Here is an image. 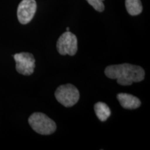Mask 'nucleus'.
I'll list each match as a JSON object with an SVG mask.
<instances>
[{
  "label": "nucleus",
  "mask_w": 150,
  "mask_h": 150,
  "mask_svg": "<svg viewBox=\"0 0 150 150\" xmlns=\"http://www.w3.org/2000/svg\"><path fill=\"white\" fill-rule=\"evenodd\" d=\"M95 114L98 119L102 122H105L110 116L111 111L110 108L104 102H97L94 106Z\"/></svg>",
  "instance_id": "6e6552de"
},
{
  "label": "nucleus",
  "mask_w": 150,
  "mask_h": 150,
  "mask_svg": "<svg viewBox=\"0 0 150 150\" xmlns=\"http://www.w3.org/2000/svg\"><path fill=\"white\" fill-rule=\"evenodd\" d=\"M125 6L127 12L132 16H138L142 11V6L140 0H125Z\"/></svg>",
  "instance_id": "1a4fd4ad"
},
{
  "label": "nucleus",
  "mask_w": 150,
  "mask_h": 150,
  "mask_svg": "<svg viewBox=\"0 0 150 150\" xmlns=\"http://www.w3.org/2000/svg\"><path fill=\"white\" fill-rule=\"evenodd\" d=\"M56 100L65 107H72L79 99V92L72 84H65L59 86L55 92Z\"/></svg>",
  "instance_id": "7ed1b4c3"
},
{
  "label": "nucleus",
  "mask_w": 150,
  "mask_h": 150,
  "mask_svg": "<svg viewBox=\"0 0 150 150\" xmlns=\"http://www.w3.org/2000/svg\"><path fill=\"white\" fill-rule=\"evenodd\" d=\"M117 99L120 104L125 109H136L141 105V102L138 97L127 93H119Z\"/></svg>",
  "instance_id": "0eeeda50"
},
{
  "label": "nucleus",
  "mask_w": 150,
  "mask_h": 150,
  "mask_svg": "<svg viewBox=\"0 0 150 150\" xmlns=\"http://www.w3.org/2000/svg\"><path fill=\"white\" fill-rule=\"evenodd\" d=\"M66 31H70V28L67 27L66 28Z\"/></svg>",
  "instance_id": "9b49d317"
},
{
  "label": "nucleus",
  "mask_w": 150,
  "mask_h": 150,
  "mask_svg": "<svg viewBox=\"0 0 150 150\" xmlns=\"http://www.w3.org/2000/svg\"><path fill=\"white\" fill-rule=\"evenodd\" d=\"M56 48L61 55H75L78 50L76 36L70 31L63 33L57 41Z\"/></svg>",
  "instance_id": "20e7f679"
},
{
  "label": "nucleus",
  "mask_w": 150,
  "mask_h": 150,
  "mask_svg": "<svg viewBox=\"0 0 150 150\" xmlns=\"http://www.w3.org/2000/svg\"><path fill=\"white\" fill-rule=\"evenodd\" d=\"M13 57L16 63L17 72L25 76L33 74L35 67V60L32 54L21 52L15 54Z\"/></svg>",
  "instance_id": "39448f33"
},
{
  "label": "nucleus",
  "mask_w": 150,
  "mask_h": 150,
  "mask_svg": "<svg viewBox=\"0 0 150 150\" xmlns=\"http://www.w3.org/2000/svg\"><path fill=\"white\" fill-rule=\"evenodd\" d=\"M37 4L35 0H22L18 8V18L22 24H27L32 20L36 12Z\"/></svg>",
  "instance_id": "423d86ee"
},
{
  "label": "nucleus",
  "mask_w": 150,
  "mask_h": 150,
  "mask_svg": "<svg viewBox=\"0 0 150 150\" xmlns=\"http://www.w3.org/2000/svg\"><path fill=\"white\" fill-rule=\"evenodd\" d=\"M90 5L93 7L95 10L98 12H102L104 10V4L103 1L104 0H86Z\"/></svg>",
  "instance_id": "9d476101"
},
{
  "label": "nucleus",
  "mask_w": 150,
  "mask_h": 150,
  "mask_svg": "<svg viewBox=\"0 0 150 150\" xmlns=\"http://www.w3.org/2000/svg\"><path fill=\"white\" fill-rule=\"evenodd\" d=\"M104 73L109 79L117 80L121 86H131L133 83L142 81L145 75L143 68L129 63L109 65L106 67Z\"/></svg>",
  "instance_id": "f257e3e1"
},
{
  "label": "nucleus",
  "mask_w": 150,
  "mask_h": 150,
  "mask_svg": "<svg viewBox=\"0 0 150 150\" xmlns=\"http://www.w3.org/2000/svg\"><path fill=\"white\" fill-rule=\"evenodd\" d=\"M29 123L33 131L41 135H51L55 132L56 125L42 112H34L29 118Z\"/></svg>",
  "instance_id": "f03ea898"
}]
</instances>
